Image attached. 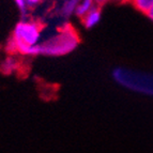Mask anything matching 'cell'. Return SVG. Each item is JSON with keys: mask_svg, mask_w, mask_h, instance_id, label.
<instances>
[{"mask_svg": "<svg viewBox=\"0 0 153 153\" xmlns=\"http://www.w3.org/2000/svg\"><path fill=\"white\" fill-rule=\"evenodd\" d=\"M40 1H41V0H26V3H27V5H30V7H32V5L38 4Z\"/></svg>", "mask_w": 153, "mask_h": 153, "instance_id": "ba28073f", "label": "cell"}, {"mask_svg": "<svg viewBox=\"0 0 153 153\" xmlns=\"http://www.w3.org/2000/svg\"><path fill=\"white\" fill-rule=\"evenodd\" d=\"M78 40L74 32L64 31L51 38L49 41L41 44V55L47 56H63L76 48Z\"/></svg>", "mask_w": 153, "mask_h": 153, "instance_id": "7a4b0ae2", "label": "cell"}, {"mask_svg": "<svg viewBox=\"0 0 153 153\" xmlns=\"http://www.w3.org/2000/svg\"><path fill=\"white\" fill-rule=\"evenodd\" d=\"M93 7H94V1L93 0H82L77 4L74 13L78 17H84Z\"/></svg>", "mask_w": 153, "mask_h": 153, "instance_id": "277c9868", "label": "cell"}, {"mask_svg": "<svg viewBox=\"0 0 153 153\" xmlns=\"http://www.w3.org/2000/svg\"><path fill=\"white\" fill-rule=\"evenodd\" d=\"M41 27L34 22H19L13 30L9 49L24 56L41 55Z\"/></svg>", "mask_w": 153, "mask_h": 153, "instance_id": "6da1fadb", "label": "cell"}, {"mask_svg": "<svg viewBox=\"0 0 153 153\" xmlns=\"http://www.w3.org/2000/svg\"><path fill=\"white\" fill-rule=\"evenodd\" d=\"M94 1V3H97V4H102V3L106 2L107 0H93Z\"/></svg>", "mask_w": 153, "mask_h": 153, "instance_id": "30bf717a", "label": "cell"}, {"mask_svg": "<svg viewBox=\"0 0 153 153\" xmlns=\"http://www.w3.org/2000/svg\"><path fill=\"white\" fill-rule=\"evenodd\" d=\"M131 1L138 11L146 14L153 7V0H131Z\"/></svg>", "mask_w": 153, "mask_h": 153, "instance_id": "5b68a950", "label": "cell"}, {"mask_svg": "<svg viewBox=\"0 0 153 153\" xmlns=\"http://www.w3.org/2000/svg\"><path fill=\"white\" fill-rule=\"evenodd\" d=\"M15 3L17 4V7L21 9V10H24V9L26 8V5H27L26 0H15Z\"/></svg>", "mask_w": 153, "mask_h": 153, "instance_id": "52a82bcc", "label": "cell"}, {"mask_svg": "<svg viewBox=\"0 0 153 153\" xmlns=\"http://www.w3.org/2000/svg\"><path fill=\"white\" fill-rule=\"evenodd\" d=\"M101 21V10L97 7H93L86 15L82 17V23L86 28L91 29L97 25Z\"/></svg>", "mask_w": 153, "mask_h": 153, "instance_id": "3957f363", "label": "cell"}, {"mask_svg": "<svg viewBox=\"0 0 153 153\" xmlns=\"http://www.w3.org/2000/svg\"><path fill=\"white\" fill-rule=\"evenodd\" d=\"M16 68H17V63H16V61L14 59H11V58L5 59L4 61L1 63V65H0L1 71L4 72L5 74L12 73L13 71H15Z\"/></svg>", "mask_w": 153, "mask_h": 153, "instance_id": "8992f818", "label": "cell"}, {"mask_svg": "<svg viewBox=\"0 0 153 153\" xmlns=\"http://www.w3.org/2000/svg\"><path fill=\"white\" fill-rule=\"evenodd\" d=\"M147 16L150 18L151 21H153V7L148 11V12H147Z\"/></svg>", "mask_w": 153, "mask_h": 153, "instance_id": "9c48e42d", "label": "cell"}]
</instances>
